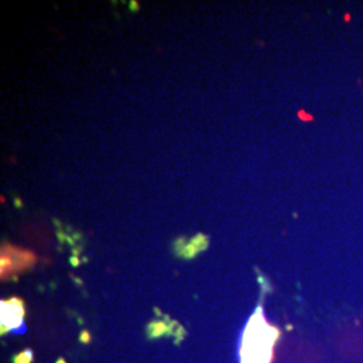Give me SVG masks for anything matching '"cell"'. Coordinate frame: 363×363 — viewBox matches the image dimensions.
Returning a JSON list of instances; mask_svg holds the SVG:
<instances>
[{
    "mask_svg": "<svg viewBox=\"0 0 363 363\" xmlns=\"http://www.w3.org/2000/svg\"><path fill=\"white\" fill-rule=\"evenodd\" d=\"M24 315V305L22 300L13 297L2 301V334L15 331L18 325H22V317Z\"/></svg>",
    "mask_w": 363,
    "mask_h": 363,
    "instance_id": "6da1fadb",
    "label": "cell"
},
{
    "mask_svg": "<svg viewBox=\"0 0 363 363\" xmlns=\"http://www.w3.org/2000/svg\"><path fill=\"white\" fill-rule=\"evenodd\" d=\"M57 363H65V360H63V359H61V360H58Z\"/></svg>",
    "mask_w": 363,
    "mask_h": 363,
    "instance_id": "5b68a950",
    "label": "cell"
},
{
    "mask_svg": "<svg viewBox=\"0 0 363 363\" xmlns=\"http://www.w3.org/2000/svg\"><path fill=\"white\" fill-rule=\"evenodd\" d=\"M81 340H82L83 343H88L89 340H90V335H89L88 331H83L82 335H81Z\"/></svg>",
    "mask_w": 363,
    "mask_h": 363,
    "instance_id": "277c9868",
    "label": "cell"
},
{
    "mask_svg": "<svg viewBox=\"0 0 363 363\" xmlns=\"http://www.w3.org/2000/svg\"><path fill=\"white\" fill-rule=\"evenodd\" d=\"M167 330H168V327L165 325L164 323H159V321L152 323V324L148 327V331H149L151 336H160V335L167 332Z\"/></svg>",
    "mask_w": 363,
    "mask_h": 363,
    "instance_id": "7a4b0ae2",
    "label": "cell"
},
{
    "mask_svg": "<svg viewBox=\"0 0 363 363\" xmlns=\"http://www.w3.org/2000/svg\"><path fill=\"white\" fill-rule=\"evenodd\" d=\"M31 360H33V352L30 350H24L23 352L13 358V363H31Z\"/></svg>",
    "mask_w": 363,
    "mask_h": 363,
    "instance_id": "3957f363",
    "label": "cell"
}]
</instances>
